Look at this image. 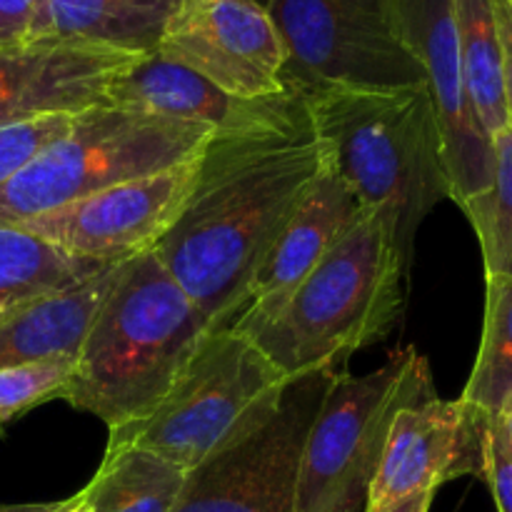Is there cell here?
Returning a JSON list of instances; mask_svg holds the SVG:
<instances>
[{
  "label": "cell",
  "instance_id": "cell-31",
  "mask_svg": "<svg viewBox=\"0 0 512 512\" xmlns=\"http://www.w3.org/2000/svg\"><path fill=\"white\" fill-rule=\"evenodd\" d=\"M500 418H503V425H505V433H508L510 438V445H512V395L508 403L503 405V410H500Z\"/></svg>",
  "mask_w": 512,
  "mask_h": 512
},
{
  "label": "cell",
  "instance_id": "cell-2",
  "mask_svg": "<svg viewBox=\"0 0 512 512\" xmlns=\"http://www.w3.org/2000/svg\"><path fill=\"white\" fill-rule=\"evenodd\" d=\"M213 330L155 250H145L120 265L60 400L108 430L145 418Z\"/></svg>",
  "mask_w": 512,
  "mask_h": 512
},
{
  "label": "cell",
  "instance_id": "cell-23",
  "mask_svg": "<svg viewBox=\"0 0 512 512\" xmlns=\"http://www.w3.org/2000/svg\"><path fill=\"white\" fill-rule=\"evenodd\" d=\"M478 233L485 278L512 275V125L493 135V183L460 205Z\"/></svg>",
  "mask_w": 512,
  "mask_h": 512
},
{
  "label": "cell",
  "instance_id": "cell-12",
  "mask_svg": "<svg viewBox=\"0 0 512 512\" xmlns=\"http://www.w3.org/2000/svg\"><path fill=\"white\" fill-rule=\"evenodd\" d=\"M400 38L425 70L443 135L450 200L465 205L493 183V138L485 133L460 63L455 0H393Z\"/></svg>",
  "mask_w": 512,
  "mask_h": 512
},
{
  "label": "cell",
  "instance_id": "cell-15",
  "mask_svg": "<svg viewBox=\"0 0 512 512\" xmlns=\"http://www.w3.org/2000/svg\"><path fill=\"white\" fill-rule=\"evenodd\" d=\"M143 55L43 38L0 50V128L105 103L118 75Z\"/></svg>",
  "mask_w": 512,
  "mask_h": 512
},
{
  "label": "cell",
  "instance_id": "cell-3",
  "mask_svg": "<svg viewBox=\"0 0 512 512\" xmlns=\"http://www.w3.org/2000/svg\"><path fill=\"white\" fill-rule=\"evenodd\" d=\"M405 275L388 210H368L275 308L243 315L230 328L293 383L383 340L403 310Z\"/></svg>",
  "mask_w": 512,
  "mask_h": 512
},
{
  "label": "cell",
  "instance_id": "cell-4",
  "mask_svg": "<svg viewBox=\"0 0 512 512\" xmlns=\"http://www.w3.org/2000/svg\"><path fill=\"white\" fill-rule=\"evenodd\" d=\"M303 98L330 168L365 210H388L400 260L410 268L420 225L450 198L443 135L428 88L315 90Z\"/></svg>",
  "mask_w": 512,
  "mask_h": 512
},
{
  "label": "cell",
  "instance_id": "cell-5",
  "mask_svg": "<svg viewBox=\"0 0 512 512\" xmlns=\"http://www.w3.org/2000/svg\"><path fill=\"white\" fill-rule=\"evenodd\" d=\"M288 385L253 340L213 330L158 408L110 430L108 450L143 448L190 473L263 428Z\"/></svg>",
  "mask_w": 512,
  "mask_h": 512
},
{
  "label": "cell",
  "instance_id": "cell-10",
  "mask_svg": "<svg viewBox=\"0 0 512 512\" xmlns=\"http://www.w3.org/2000/svg\"><path fill=\"white\" fill-rule=\"evenodd\" d=\"M200 153L173 168L110 185L15 228L48 240L73 258L123 263L153 250L188 205L198 183Z\"/></svg>",
  "mask_w": 512,
  "mask_h": 512
},
{
  "label": "cell",
  "instance_id": "cell-13",
  "mask_svg": "<svg viewBox=\"0 0 512 512\" xmlns=\"http://www.w3.org/2000/svg\"><path fill=\"white\" fill-rule=\"evenodd\" d=\"M488 415L438 393L400 410L388 433L383 460L368 495V510H383L418 493H435L463 475L483 478Z\"/></svg>",
  "mask_w": 512,
  "mask_h": 512
},
{
  "label": "cell",
  "instance_id": "cell-25",
  "mask_svg": "<svg viewBox=\"0 0 512 512\" xmlns=\"http://www.w3.org/2000/svg\"><path fill=\"white\" fill-rule=\"evenodd\" d=\"M78 115V113H75ZM75 115H48L0 128V185L73 125Z\"/></svg>",
  "mask_w": 512,
  "mask_h": 512
},
{
  "label": "cell",
  "instance_id": "cell-19",
  "mask_svg": "<svg viewBox=\"0 0 512 512\" xmlns=\"http://www.w3.org/2000/svg\"><path fill=\"white\" fill-rule=\"evenodd\" d=\"M185 480V470L150 450L113 448L80 495L95 512H173Z\"/></svg>",
  "mask_w": 512,
  "mask_h": 512
},
{
  "label": "cell",
  "instance_id": "cell-9",
  "mask_svg": "<svg viewBox=\"0 0 512 512\" xmlns=\"http://www.w3.org/2000/svg\"><path fill=\"white\" fill-rule=\"evenodd\" d=\"M340 370L345 365L293 380L263 428L190 470L173 512H295L305 435Z\"/></svg>",
  "mask_w": 512,
  "mask_h": 512
},
{
  "label": "cell",
  "instance_id": "cell-16",
  "mask_svg": "<svg viewBox=\"0 0 512 512\" xmlns=\"http://www.w3.org/2000/svg\"><path fill=\"white\" fill-rule=\"evenodd\" d=\"M365 213L368 210L363 203L325 160L313 188L253 275L248 300L238 318L275 308L365 218Z\"/></svg>",
  "mask_w": 512,
  "mask_h": 512
},
{
  "label": "cell",
  "instance_id": "cell-18",
  "mask_svg": "<svg viewBox=\"0 0 512 512\" xmlns=\"http://www.w3.org/2000/svg\"><path fill=\"white\" fill-rule=\"evenodd\" d=\"M183 0H43L45 38L155 53L165 23Z\"/></svg>",
  "mask_w": 512,
  "mask_h": 512
},
{
  "label": "cell",
  "instance_id": "cell-26",
  "mask_svg": "<svg viewBox=\"0 0 512 512\" xmlns=\"http://www.w3.org/2000/svg\"><path fill=\"white\" fill-rule=\"evenodd\" d=\"M483 480L498 512H512V445L500 415H488L483 438Z\"/></svg>",
  "mask_w": 512,
  "mask_h": 512
},
{
  "label": "cell",
  "instance_id": "cell-1",
  "mask_svg": "<svg viewBox=\"0 0 512 512\" xmlns=\"http://www.w3.org/2000/svg\"><path fill=\"white\" fill-rule=\"evenodd\" d=\"M325 160L313 123L208 140L188 205L153 250L215 330L243 313L253 275Z\"/></svg>",
  "mask_w": 512,
  "mask_h": 512
},
{
  "label": "cell",
  "instance_id": "cell-30",
  "mask_svg": "<svg viewBox=\"0 0 512 512\" xmlns=\"http://www.w3.org/2000/svg\"><path fill=\"white\" fill-rule=\"evenodd\" d=\"M58 512H95L93 508H90L88 503H85L83 495H73V498L63 500V508H60Z\"/></svg>",
  "mask_w": 512,
  "mask_h": 512
},
{
  "label": "cell",
  "instance_id": "cell-29",
  "mask_svg": "<svg viewBox=\"0 0 512 512\" xmlns=\"http://www.w3.org/2000/svg\"><path fill=\"white\" fill-rule=\"evenodd\" d=\"M435 493H418V495H410V498L398 500V503L388 505L383 510H375V512H430V505H433Z\"/></svg>",
  "mask_w": 512,
  "mask_h": 512
},
{
  "label": "cell",
  "instance_id": "cell-32",
  "mask_svg": "<svg viewBox=\"0 0 512 512\" xmlns=\"http://www.w3.org/2000/svg\"><path fill=\"white\" fill-rule=\"evenodd\" d=\"M260 3H263V5H268V0H260Z\"/></svg>",
  "mask_w": 512,
  "mask_h": 512
},
{
  "label": "cell",
  "instance_id": "cell-24",
  "mask_svg": "<svg viewBox=\"0 0 512 512\" xmlns=\"http://www.w3.org/2000/svg\"><path fill=\"white\" fill-rule=\"evenodd\" d=\"M73 368L75 358L0 368V428L48 400H58Z\"/></svg>",
  "mask_w": 512,
  "mask_h": 512
},
{
  "label": "cell",
  "instance_id": "cell-21",
  "mask_svg": "<svg viewBox=\"0 0 512 512\" xmlns=\"http://www.w3.org/2000/svg\"><path fill=\"white\" fill-rule=\"evenodd\" d=\"M455 25L470 103L485 133L493 138L510 125L503 85V50L493 0H455Z\"/></svg>",
  "mask_w": 512,
  "mask_h": 512
},
{
  "label": "cell",
  "instance_id": "cell-20",
  "mask_svg": "<svg viewBox=\"0 0 512 512\" xmlns=\"http://www.w3.org/2000/svg\"><path fill=\"white\" fill-rule=\"evenodd\" d=\"M103 268L105 263L73 258L20 228H0V323L23 305L80 283Z\"/></svg>",
  "mask_w": 512,
  "mask_h": 512
},
{
  "label": "cell",
  "instance_id": "cell-6",
  "mask_svg": "<svg viewBox=\"0 0 512 512\" xmlns=\"http://www.w3.org/2000/svg\"><path fill=\"white\" fill-rule=\"evenodd\" d=\"M208 125L100 103L0 185V228H15L110 185L173 168L208 145Z\"/></svg>",
  "mask_w": 512,
  "mask_h": 512
},
{
  "label": "cell",
  "instance_id": "cell-17",
  "mask_svg": "<svg viewBox=\"0 0 512 512\" xmlns=\"http://www.w3.org/2000/svg\"><path fill=\"white\" fill-rule=\"evenodd\" d=\"M123 263L105 265L90 278L53 290L8 315L0 323V368L78 358L85 335L113 290Z\"/></svg>",
  "mask_w": 512,
  "mask_h": 512
},
{
  "label": "cell",
  "instance_id": "cell-14",
  "mask_svg": "<svg viewBox=\"0 0 512 512\" xmlns=\"http://www.w3.org/2000/svg\"><path fill=\"white\" fill-rule=\"evenodd\" d=\"M105 103L208 125L215 135L285 133L310 125L308 105L295 90L263 100L238 98L158 53L143 55L118 75Z\"/></svg>",
  "mask_w": 512,
  "mask_h": 512
},
{
  "label": "cell",
  "instance_id": "cell-11",
  "mask_svg": "<svg viewBox=\"0 0 512 512\" xmlns=\"http://www.w3.org/2000/svg\"><path fill=\"white\" fill-rule=\"evenodd\" d=\"M155 53L238 98L288 93V53L260 0H183L165 23Z\"/></svg>",
  "mask_w": 512,
  "mask_h": 512
},
{
  "label": "cell",
  "instance_id": "cell-22",
  "mask_svg": "<svg viewBox=\"0 0 512 512\" xmlns=\"http://www.w3.org/2000/svg\"><path fill=\"white\" fill-rule=\"evenodd\" d=\"M485 280L483 340L460 400L485 415H500L512 395V275Z\"/></svg>",
  "mask_w": 512,
  "mask_h": 512
},
{
  "label": "cell",
  "instance_id": "cell-7",
  "mask_svg": "<svg viewBox=\"0 0 512 512\" xmlns=\"http://www.w3.org/2000/svg\"><path fill=\"white\" fill-rule=\"evenodd\" d=\"M435 395L433 373L415 348H400L365 375L340 370L300 453L295 512H365L395 415Z\"/></svg>",
  "mask_w": 512,
  "mask_h": 512
},
{
  "label": "cell",
  "instance_id": "cell-8",
  "mask_svg": "<svg viewBox=\"0 0 512 512\" xmlns=\"http://www.w3.org/2000/svg\"><path fill=\"white\" fill-rule=\"evenodd\" d=\"M265 8L288 53V90L428 88L423 65L400 38L393 0H268Z\"/></svg>",
  "mask_w": 512,
  "mask_h": 512
},
{
  "label": "cell",
  "instance_id": "cell-27",
  "mask_svg": "<svg viewBox=\"0 0 512 512\" xmlns=\"http://www.w3.org/2000/svg\"><path fill=\"white\" fill-rule=\"evenodd\" d=\"M43 38V0H0V50Z\"/></svg>",
  "mask_w": 512,
  "mask_h": 512
},
{
  "label": "cell",
  "instance_id": "cell-28",
  "mask_svg": "<svg viewBox=\"0 0 512 512\" xmlns=\"http://www.w3.org/2000/svg\"><path fill=\"white\" fill-rule=\"evenodd\" d=\"M495 20H498L500 50H503V85L505 105L512 125V0H493Z\"/></svg>",
  "mask_w": 512,
  "mask_h": 512
}]
</instances>
